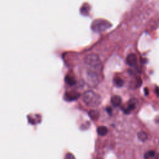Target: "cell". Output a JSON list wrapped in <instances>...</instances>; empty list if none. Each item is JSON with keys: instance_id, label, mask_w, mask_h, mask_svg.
I'll list each match as a JSON object with an SVG mask.
<instances>
[{"instance_id": "6da1fadb", "label": "cell", "mask_w": 159, "mask_h": 159, "mask_svg": "<svg viewBox=\"0 0 159 159\" xmlns=\"http://www.w3.org/2000/svg\"><path fill=\"white\" fill-rule=\"evenodd\" d=\"M83 102L86 106L91 107H95L101 103V98L96 93L93 91H87L84 92L83 96Z\"/></svg>"}, {"instance_id": "7a4b0ae2", "label": "cell", "mask_w": 159, "mask_h": 159, "mask_svg": "<svg viewBox=\"0 0 159 159\" xmlns=\"http://www.w3.org/2000/svg\"><path fill=\"white\" fill-rule=\"evenodd\" d=\"M112 24L107 20L102 19L94 20L91 24V29L95 32L106 31L111 27Z\"/></svg>"}, {"instance_id": "3957f363", "label": "cell", "mask_w": 159, "mask_h": 159, "mask_svg": "<svg viewBox=\"0 0 159 159\" xmlns=\"http://www.w3.org/2000/svg\"><path fill=\"white\" fill-rule=\"evenodd\" d=\"M84 63L89 67L97 68L101 65V60L99 56L94 53L86 55L84 58Z\"/></svg>"}, {"instance_id": "277c9868", "label": "cell", "mask_w": 159, "mask_h": 159, "mask_svg": "<svg viewBox=\"0 0 159 159\" xmlns=\"http://www.w3.org/2000/svg\"><path fill=\"white\" fill-rule=\"evenodd\" d=\"M86 79L88 83L91 86H96L98 84L99 80L96 73L93 70H89L87 72Z\"/></svg>"}, {"instance_id": "5b68a950", "label": "cell", "mask_w": 159, "mask_h": 159, "mask_svg": "<svg viewBox=\"0 0 159 159\" xmlns=\"http://www.w3.org/2000/svg\"><path fill=\"white\" fill-rule=\"evenodd\" d=\"M137 104V100L135 98L130 99L127 102V106L124 109V112L125 114H129L132 110H134Z\"/></svg>"}, {"instance_id": "8992f818", "label": "cell", "mask_w": 159, "mask_h": 159, "mask_svg": "<svg viewBox=\"0 0 159 159\" xmlns=\"http://www.w3.org/2000/svg\"><path fill=\"white\" fill-rule=\"evenodd\" d=\"M80 97V94L76 91H67L64 94V99L66 101H72L77 99Z\"/></svg>"}, {"instance_id": "52a82bcc", "label": "cell", "mask_w": 159, "mask_h": 159, "mask_svg": "<svg viewBox=\"0 0 159 159\" xmlns=\"http://www.w3.org/2000/svg\"><path fill=\"white\" fill-rule=\"evenodd\" d=\"M127 63L131 66H134L137 63V57L134 53H130L126 58Z\"/></svg>"}, {"instance_id": "ba28073f", "label": "cell", "mask_w": 159, "mask_h": 159, "mask_svg": "<svg viewBox=\"0 0 159 159\" xmlns=\"http://www.w3.org/2000/svg\"><path fill=\"white\" fill-rule=\"evenodd\" d=\"M111 102L114 106L117 107V106H119L121 104L122 99L119 96L114 95V96H112V98L111 99Z\"/></svg>"}, {"instance_id": "9c48e42d", "label": "cell", "mask_w": 159, "mask_h": 159, "mask_svg": "<svg viewBox=\"0 0 159 159\" xmlns=\"http://www.w3.org/2000/svg\"><path fill=\"white\" fill-rule=\"evenodd\" d=\"M89 116L93 120H97L99 117V113L96 110H91L88 112Z\"/></svg>"}, {"instance_id": "30bf717a", "label": "cell", "mask_w": 159, "mask_h": 159, "mask_svg": "<svg viewBox=\"0 0 159 159\" xmlns=\"http://www.w3.org/2000/svg\"><path fill=\"white\" fill-rule=\"evenodd\" d=\"M97 132L99 135L104 136L108 132V129L106 126H99L97 129Z\"/></svg>"}, {"instance_id": "8fae6325", "label": "cell", "mask_w": 159, "mask_h": 159, "mask_svg": "<svg viewBox=\"0 0 159 159\" xmlns=\"http://www.w3.org/2000/svg\"><path fill=\"white\" fill-rule=\"evenodd\" d=\"M65 81L70 86H73L76 83L75 78L73 76H71V75H66L65 76Z\"/></svg>"}, {"instance_id": "7c38bea8", "label": "cell", "mask_w": 159, "mask_h": 159, "mask_svg": "<svg viewBox=\"0 0 159 159\" xmlns=\"http://www.w3.org/2000/svg\"><path fill=\"white\" fill-rule=\"evenodd\" d=\"M137 137L140 141L144 142V141L147 140V139H148V135L147 134L146 132H145L143 131H140V132H138Z\"/></svg>"}, {"instance_id": "4fadbf2b", "label": "cell", "mask_w": 159, "mask_h": 159, "mask_svg": "<svg viewBox=\"0 0 159 159\" xmlns=\"http://www.w3.org/2000/svg\"><path fill=\"white\" fill-rule=\"evenodd\" d=\"M114 84L117 86V87H121L123 86L124 84V81L122 80V79H121L119 77L116 78L114 80Z\"/></svg>"}, {"instance_id": "5bb4252c", "label": "cell", "mask_w": 159, "mask_h": 159, "mask_svg": "<svg viewBox=\"0 0 159 159\" xmlns=\"http://www.w3.org/2000/svg\"><path fill=\"white\" fill-rule=\"evenodd\" d=\"M89 6L87 4H84V6L81 8V12L83 14V15H87L88 14L89 8Z\"/></svg>"}, {"instance_id": "9a60e30c", "label": "cell", "mask_w": 159, "mask_h": 159, "mask_svg": "<svg viewBox=\"0 0 159 159\" xmlns=\"http://www.w3.org/2000/svg\"><path fill=\"white\" fill-rule=\"evenodd\" d=\"M155 155V152L153 150H150V151H148L147 153H145L143 157L145 158V159H148L149 158L153 157Z\"/></svg>"}, {"instance_id": "2e32d148", "label": "cell", "mask_w": 159, "mask_h": 159, "mask_svg": "<svg viewBox=\"0 0 159 159\" xmlns=\"http://www.w3.org/2000/svg\"><path fill=\"white\" fill-rule=\"evenodd\" d=\"M65 159H76L75 157L71 153H68L65 157Z\"/></svg>"}, {"instance_id": "e0dca14e", "label": "cell", "mask_w": 159, "mask_h": 159, "mask_svg": "<svg viewBox=\"0 0 159 159\" xmlns=\"http://www.w3.org/2000/svg\"><path fill=\"white\" fill-rule=\"evenodd\" d=\"M106 111H107V112H108V114H111V113H112V109L111 108V107H107V109H106Z\"/></svg>"}, {"instance_id": "ac0fdd59", "label": "cell", "mask_w": 159, "mask_h": 159, "mask_svg": "<svg viewBox=\"0 0 159 159\" xmlns=\"http://www.w3.org/2000/svg\"><path fill=\"white\" fill-rule=\"evenodd\" d=\"M145 94H146V95H147V94H148V91H147V88H145Z\"/></svg>"}]
</instances>
